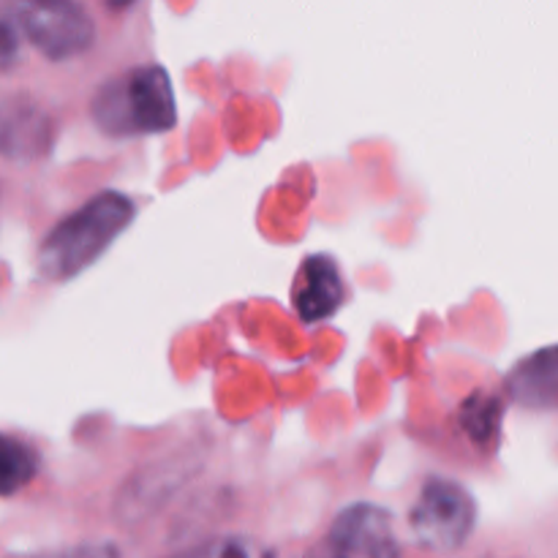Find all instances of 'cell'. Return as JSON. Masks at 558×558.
<instances>
[{"label":"cell","instance_id":"cell-1","mask_svg":"<svg viewBox=\"0 0 558 558\" xmlns=\"http://www.w3.org/2000/svg\"><path fill=\"white\" fill-rule=\"evenodd\" d=\"M134 216L136 205L120 191H101L87 199L38 245L36 267L41 278L63 283L85 272L131 227Z\"/></svg>","mask_w":558,"mask_h":558},{"label":"cell","instance_id":"cell-2","mask_svg":"<svg viewBox=\"0 0 558 558\" xmlns=\"http://www.w3.org/2000/svg\"><path fill=\"white\" fill-rule=\"evenodd\" d=\"M90 112L109 136L163 134L178 123L172 80L161 65H136L98 87Z\"/></svg>","mask_w":558,"mask_h":558},{"label":"cell","instance_id":"cell-3","mask_svg":"<svg viewBox=\"0 0 558 558\" xmlns=\"http://www.w3.org/2000/svg\"><path fill=\"white\" fill-rule=\"evenodd\" d=\"M474 523H477V505L472 494L445 477H430L409 512L412 539L420 548L436 554H450L466 545Z\"/></svg>","mask_w":558,"mask_h":558},{"label":"cell","instance_id":"cell-4","mask_svg":"<svg viewBox=\"0 0 558 558\" xmlns=\"http://www.w3.org/2000/svg\"><path fill=\"white\" fill-rule=\"evenodd\" d=\"M16 25L47 60H71L87 52L96 25L76 0H16Z\"/></svg>","mask_w":558,"mask_h":558},{"label":"cell","instance_id":"cell-5","mask_svg":"<svg viewBox=\"0 0 558 558\" xmlns=\"http://www.w3.org/2000/svg\"><path fill=\"white\" fill-rule=\"evenodd\" d=\"M54 120L36 98L0 96V156L36 161L52 147Z\"/></svg>","mask_w":558,"mask_h":558},{"label":"cell","instance_id":"cell-6","mask_svg":"<svg viewBox=\"0 0 558 558\" xmlns=\"http://www.w3.org/2000/svg\"><path fill=\"white\" fill-rule=\"evenodd\" d=\"M327 543L338 556L390 558L401 550L392 515L385 507L376 505H352L338 512L330 534H327Z\"/></svg>","mask_w":558,"mask_h":558},{"label":"cell","instance_id":"cell-7","mask_svg":"<svg viewBox=\"0 0 558 558\" xmlns=\"http://www.w3.org/2000/svg\"><path fill=\"white\" fill-rule=\"evenodd\" d=\"M347 300V281L341 265L330 254H311L300 265L292 287V305L300 319L316 325L338 314Z\"/></svg>","mask_w":558,"mask_h":558},{"label":"cell","instance_id":"cell-8","mask_svg":"<svg viewBox=\"0 0 558 558\" xmlns=\"http://www.w3.org/2000/svg\"><path fill=\"white\" fill-rule=\"evenodd\" d=\"M510 392L526 409H554L556 403V352L543 349L534 357L523 360L521 368L512 371Z\"/></svg>","mask_w":558,"mask_h":558},{"label":"cell","instance_id":"cell-9","mask_svg":"<svg viewBox=\"0 0 558 558\" xmlns=\"http://www.w3.org/2000/svg\"><path fill=\"white\" fill-rule=\"evenodd\" d=\"M38 452L9 434H0V496H16L38 477Z\"/></svg>","mask_w":558,"mask_h":558},{"label":"cell","instance_id":"cell-10","mask_svg":"<svg viewBox=\"0 0 558 558\" xmlns=\"http://www.w3.org/2000/svg\"><path fill=\"white\" fill-rule=\"evenodd\" d=\"M461 423L466 428V434L472 436L477 445H490L499 434L501 425V403L499 398H490L485 392L469 398V403L461 412Z\"/></svg>","mask_w":558,"mask_h":558},{"label":"cell","instance_id":"cell-11","mask_svg":"<svg viewBox=\"0 0 558 558\" xmlns=\"http://www.w3.org/2000/svg\"><path fill=\"white\" fill-rule=\"evenodd\" d=\"M16 60H20V38L14 27L0 16V71L14 69Z\"/></svg>","mask_w":558,"mask_h":558},{"label":"cell","instance_id":"cell-12","mask_svg":"<svg viewBox=\"0 0 558 558\" xmlns=\"http://www.w3.org/2000/svg\"><path fill=\"white\" fill-rule=\"evenodd\" d=\"M202 554H256L254 545H238V543H227L223 548H205Z\"/></svg>","mask_w":558,"mask_h":558},{"label":"cell","instance_id":"cell-13","mask_svg":"<svg viewBox=\"0 0 558 558\" xmlns=\"http://www.w3.org/2000/svg\"><path fill=\"white\" fill-rule=\"evenodd\" d=\"M109 11H125L136 3V0H104Z\"/></svg>","mask_w":558,"mask_h":558}]
</instances>
